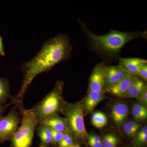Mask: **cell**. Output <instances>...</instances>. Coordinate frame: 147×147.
<instances>
[{"instance_id":"6da1fadb","label":"cell","mask_w":147,"mask_h":147,"mask_svg":"<svg viewBox=\"0 0 147 147\" xmlns=\"http://www.w3.org/2000/svg\"><path fill=\"white\" fill-rule=\"evenodd\" d=\"M73 47L68 36L58 34L43 42L38 53L21 67L23 80L21 88L14 97L13 105H24L23 100L29 86L36 77L50 71L58 63L69 59Z\"/></svg>"},{"instance_id":"7a4b0ae2","label":"cell","mask_w":147,"mask_h":147,"mask_svg":"<svg viewBox=\"0 0 147 147\" xmlns=\"http://www.w3.org/2000/svg\"><path fill=\"white\" fill-rule=\"evenodd\" d=\"M86 38L90 51L102 58L105 64L118 60L122 49L131 40L137 38L147 39V32H125L113 30L103 35L95 34L80 19L77 21Z\"/></svg>"},{"instance_id":"3957f363","label":"cell","mask_w":147,"mask_h":147,"mask_svg":"<svg viewBox=\"0 0 147 147\" xmlns=\"http://www.w3.org/2000/svg\"><path fill=\"white\" fill-rule=\"evenodd\" d=\"M64 84L61 81L55 83L54 88L42 100L30 109L38 121L58 115L63 108V91Z\"/></svg>"},{"instance_id":"277c9868","label":"cell","mask_w":147,"mask_h":147,"mask_svg":"<svg viewBox=\"0 0 147 147\" xmlns=\"http://www.w3.org/2000/svg\"><path fill=\"white\" fill-rule=\"evenodd\" d=\"M84 111L82 102L79 101L71 103L65 102L61 111L65 116L67 131L76 140H85L89 136L85 127Z\"/></svg>"},{"instance_id":"5b68a950","label":"cell","mask_w":147,"mask_h":147,"mask_svg":"<svg viewBox=\"0 0 147 147\" xmlns=\"http://www.w3.org/2000/svg\"><path fill=\"white\" fill-rule=\"evenodd\" d=\"M18 108L21 114V124L10 141V147H30L38 121L30 109L24 106Z\"/></svg>"},{"instance_id":"8992f818","label":"cell","mask_w":147,"mask_h":147,"mask_svg":"<svg viewBox=\"0 0 147 147\" xmlns=\"http://www.w3.org/2000/svg\"><path fill=\"white\" fill-rule=\"evenodd\" d=\"M21 118L20 110L15 105L6 115L0 118V144L11 141L20 125Z\"/></svg>"},{"instance_id":"52a82bcc","label":"cell","mask_w":147,"mask_h":147,"mask_svg":"<svg viewBox=\"0 0 147 147\" xmlns=\"http://www.w3.org/2000/svg\"><path fill=\"white\" fill-rule=\"evenodd\" d=\"M106 64L103 62L98 63L94 67L89 79L88 92H103L104 88V72Z\"/></svg>"},{"instance_id":"ba28073f","label":"cell","mask_w":147,"mask_h":147,"mask_svg":"<svg viewBox=\"0 0 147 147\" xmlns=\"http://www.w3.org/2000/svg\"><path fill=\"white\" fill-rule=\"evenodd\" d=\"M119 65H106L104 72V89L130 75Z\"/></svg>"},{"instance_id":"9c48e42d","label":"cell","mask_w":147,"mask_h":147,"mask_svg":"<svg viewBox=\"0 0 147 147\" xmlns=\"http://www.w3.org/2000/svg\"><path fill=\"white\" fill-rule=\"evenodd\" d=\"M135 76L130 74L116 84L105 88L103 92L117 97L123 98Z\"/></svg>"},{"instance_id":"30bf717a","label":"cell","mask_w":147,"mask_h":147,"mask_svg":"<svg viewBox=\"0 0 147 147\" xmlns=\"http://www.w3.org/2000/svg\"><path fill=\"white\" fill-rule=\"evenodd\" d=\"M128 112V106L124 102H117L111 107V117L119 128L121 127L126 120Z\"/></svg>"},{"instance_id":"8fae6325","label":"cell","mask_w":147,"mask_h":147,"mask_svg":"<svg viewBox=\"0 0 147 147\" xmlns=\"http://www.w3.org/2000/svg\"><path fill=\"white\" fill-rule=\"evenodd\" d=\"M119 65L129 74L138 76L139 68L142 65L147 63L146 60L139 58H119Z\"/></svg>"},{"instance_id":"7c38bea8","label":"cell","mask_w":147,"mask_h":147,"mask_svg":"<svg viewBox=\"0 0 147 147\" xmlns=\"http://www.w3.org/2000/svg\"><path fill=\"white\" fill-rule=\"evenodd\" d=\"M147 89L146 82L138 76H134V79L128 87L124 98H139V96Z\"/></svg>"},{"instance_id":"4fadbf2b","label":"cell","mask_w":147,"mask_h":147,"mask_svg":"<svg viewBox=\"0 0 147 147\" xmlns=\"http://www.w3.org/2000/svg\"><path fill=\"white\" fill-rule=\"evenodd\" d=\"M103 92H88V94L82 102L84 110L86 113H90L93 112L96 106L105 98Z\"/></svg>"},{"instance_id":"5bb4252c","label":"cell","mask_w":147,"mask_h":147,"mask_svg":"<svg viewBox=\"0 0 147 147\" xmlns=\"http://www.w3.org/2000/svg\"><path fill=\"white\" fill-rule=\"evenodd\" d=\"M56 131L65 132L67 131V125L64 118L55 115L44 119L38 123Z\"/></svg>"},{"instance_id":"9a60e30c","label":"cell","mask_w":147,"mask_h":147,"mask_svg":"<svg viewBox=\"0 0 147 147\" xmlns=\"http://www.w3.org/2000/svg\"><path fill=\"white\" fill-rule=\"evenodd\" d=\"M10 86L7 78L0 77V105L6 104L7 100L10 99L13 101L14 97L10 93Z\"/></svg>"},{"instance_id":"2e32d148","label":"cell","mask_w":147,"mask_h":147,"mask_svg":"<svg viewBox=\"0 0 147 147\" xmlns=\"http://www.w3.org/2000/svg\"><path fill=\"white\" fill-rule=\"evenodd\" d=\"M38 128V135L40 139L41 144L47 147L52 144V134L51 129L49 127L39 124Z\"/></svg>"},{"instance_id":"e0dca14e","label":"cell","mask_w":147,"mask_h":147,"mask_svg":"<svg viewBox=\"0 0 147 147\" xmlns=\"http://www.w3.org/2000/svg\"><path fill=\"white\" fill-rule=\"evenodd\" d=\"M132 115L136 120L144 121L146 120L147 109L146 106L136 103L133 105L131 109Z\"/></svg>"},{"instance_id":"ac0fdd59","label":"cell","mask_w":147,"mask_h":147,"mask_svg":"<svg viewBox=\"0 0 147 147\" xmlns=\"http://www.w3.org/2000/svg\"><path fill=\"white\" fill-rule=\"evenodd\" d=\"M93 125L98 128L104 127L107 124V118L105 114L100 112H95L92 117Z\"/></svg>"},{"instance_id":"d6986e66","label":"cell","mask_w":147,"mask_h":147,"mask_svg":"<svg viewBox=\"0 0 147 147\" xmlns=\"http://www.w3.org/2000/svg\"><path fill=\"white\" fill-rule=\"evenodd\" d=\"M139 127V124L135 121H129L123 125V132L129 137H134L137 134Z\"/></svg>"},{"instance_id":"ffe728a7","label":"cell","mask_w":147,"mask_h":147,"mask_svg":"<svg viewBox=\"0 0 147 147\" xmlns=\"http://www.w3.org/2000/svg\"><path fill=\"white\" fill-rule=\"evenodd\" d=\"M119 142L118 137L113 134H106L101 141L102 147H116Z\"/></svg>"},{"instance_id":"44dd1931","label":"cell","mask_w":147,"mask_h":147,"mask_svg":"<svg viewBox=\"0 0 147 147\" xmlns=\"http://www.w3.org/2000/svg\"><path fill=\"white\" fill-rule=\"evenodd\" d=\"M73 137L67 131L64 133L63 136L59 142L58 146L59 147H68L73 145Z\"/></svg>"},{"instance_id":"7402d4cb","label":"cell","mask_w":147,"mask_h":147,"mask_svg":"<svg viewBox=\"0 0 147 147\" xmlns=\"http://www.w3.org/2000/svg\"><path fill=\"white\" fill-rule=\"evenodd\" d=\"M147 142V127H144L137 134L135 143L138 146L146 144Z\"/></svg>"},{"instance_id":"603a6c76","label":"cell","mask_w":147,"mask_h":147,"mask_svg":"<svg viewBox=\"0 0 147 147\" xmlns=\"http://www.w3.org/2000/svg\"><path fill=\"white\" fill-rule=\"evenodd\" d=\"M51 129L52 134V145L54 146H58L59 142L62 138L64 132L56 131V130L51 129Z\"/></svg>"},{"instance_id":"cb8c5ba5","label":"cell","mask_w":147,"mask_h":147,"mask_svg":"<svg viewBox=\"0 0 147 147\" xmlns=\"http://www.w3.org/2000/svg\"><path fill=\"white\" fill-rule=\"evenodd\" d=\"M138 76L145 82H147V63L142 65L139 67Z\"/></svg>"},{"instance_id":"d4e9b609","label":"cell","mask_w":147,"mask_h":147,"mask_svg":"<svg viewBox=\"0 0 147 147\" xmlns=\"http://www.w3.org/2000/svg\"><path fill=\"white\" fill-rule=\"evenodd\" d=\"M137 99L139 101L140 104L146 107L147 105V89L145 90L144 92Z\"/></svg>"},{"instance_id":"484cf974","label":"cell","mask_w":147,"mask_h":147,"mask_svg":"<svg viewBox=\"0 0 147 147\" xmlns=\"http://www.w3.org/2000/svg\"><path fill=\"white\" fill-rule=\"evenodd\" d=\"M88 142L89 144L91 147H102L101 142H96V141L88 139Z\"/></svg>"},{"instance_id":"4316f807","label":"cell","mask_w":147,"mask_h":147,"mask_svg":"<svg viewBox=\"0 0 147 147\" xmlns=\"http://www.w3.org/2000/svg\"><path fill=\"white\" fill-rule=\"evenodd\" d=\"M12 104H13L12 102H11L10 103H6L4 105H0V118L3 116V115L5 112L7 108Z\"/></svg>"},{"instance_id":"83f0119b","label":"cell","mask_w":147,"mask_h":147,"mask_svg":"<svg viewBox=\"0 0 147 147\" xmlns=\"http://www.w3.org/2000/svg\"><path fill=\"white\" fill-rule=\"evenodd\" d=\"M0 55L2 57L5 56V53L4 49L3 38L1 35H0Z\"/></svg>"},{"instance_id":"f1b7e54d","label":"cell","mask_w":147,"mask_h":147,"mask_svg":"<svg viewBox=\"0 0 147 147\" xmlns=\"http://www.w3.org/2000/svg\"><path fill=\"white\" fill-rule=\"evenodd\" d=\"M70 147H80L78 145H72L69 146Z\"/></svg>"},{"instance_id":"f546056e","label":"cell","mask_w":147,"mask_h":147,"mask_svg":"<svg viewBox=\"0 0 147 147\" xmlns=\"http://www.w3.org/2000/svg\"><path fill=\"white\" fill-rule=\"evenodd\" d=\"M39 147H47L45 146H43V145L41 144L40 145V146Z\"/></svg>"},{"instance_id":"4dcf8cb0","label":"cell","mask_w":147,"mask_h":147,"mask_svg":"<svg viewBox=\"0 0 147 147\" xmlns=\"http://www.w3.org/2000/svg\"></svg>"}]
</instances>
